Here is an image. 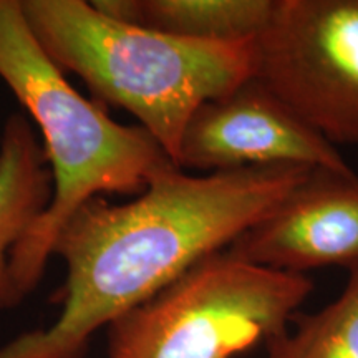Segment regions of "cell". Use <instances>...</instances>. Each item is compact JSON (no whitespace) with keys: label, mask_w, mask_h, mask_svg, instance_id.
Returning <instances> with one entry per match:
<instances>
[{"label":"cell","mask_w":358,"mask_h":358,"mask_svg":"<svg viewBox=\"0 0 358 358\" xmlns=\"http://www.w3.org/2000/svg\"><path fill=\"white\" fill-rule=\"evenodd\" d=\"M310 171L271 166L196 176L171 168L129 203L88 201L53 245L66 267L60 315L0 347V358H83L101 327L231 245Z\"/></svg>","instance_id":"cell-1"},{"label":"cell","mask_w":358,"mask_h":358,"mask_svg":"<svg viewBox=\"0 0 358 358\" xmlns=\"http://www.w3.org/2000/svg\"><path fill=\"white\" fill-rule=\"evenodd\" d=\"M0 78L42 134L52 173V201L13 249L12 274L29 295L42 279L57 236L93 198H136L156 176L178 168L140 127L116 123L101 101H90L66 82L27 24L20 0H0Z\"/></svg>","instance_id":"cell-2"},{"label":"cell","mask_w":358,"mask_h":358,"mask_svg":"<svg viewBox=\"0 0 358 358\" xmlns=\"http://www.w3.org/2000/svg\"><path fill=\"white\" fill-rule=\"evenodd\" d=\"M53 64L140 122L176 164L192 115L254 75V42H203L116 20L85 0H20ZM178 166V164H176Z\"/></svg>","instance_id":"cell-3"},{"label":"cell","mask_w":358,"mask_h":358,"mask_svg":"<svg viewBox=\"0 0 358 358\" xmlns=\"http://www.w3.org/2000/svg\"><path fill=\"white\" fill-rule=\"evenodd\" d=\"M312 290L227 245L111 322L106 358H234L284 334Z\"/></svg>","instance_id":"cell-4"},{"label":"cell","mask_w":358,"mask_h":358,"mask_svg":"<svg viewBox=\"0 0 358 358\" xmlns=\"http://www.w3.org/2000/svg\"><path fill=\"white\" fill-rule=\"evenodd\" d=\"M252 78L332 145L358 148V0H277Z\"/></svg>","instance_id":"cell-5"},{"label":"cell","mask_w":358,"mask_h":358,"mask_svg":"<svg viewBox=\"0 0 358 358\" xmlns=\"http://www.w3.org/2000/svg\"><path fill=\"white\" fill-rule=\"evenodd\" d=\"M176 164L208 173L271 166L352 171L337 146L254 78L192 115Z\"/></svg>","instance_id":"cell-6"},{"label":"cell","mask_w":358,"mask_h":358,"mask_svg":"<svg viewBox=\"0 0 358 358\" xmlns=\"http://www.w3.org/2000/svg\"><path fill=\"white\" fill-rule=\"evenodd\" d=\"M256 266L307 275L320 267L358 268V176L312 169L266 217L229 245Z\"/></svg>","instance_id":"cell-7"},{"label":"cell","mask_w":358,"mask_h":358,"mask_svg":"<svg viewBox=\"0 0 358 358\" xmlns=\"http://www.w3.org/2000/svg\"><path fill=\"white\" fill-rule=\"evenodd\" d=\"M53 181L42 143L25 115L7 118L0 134V310L25 295L12 274L15 245L52 201Z\"/></svg>","instance_id":"cell-8"},{"label":"cell","mask_w":358,"mask_h":358,"mask_svg":"<svg viewBox=\"0 0 358 358\" xmlns=\"http://www.w3.org/2000/svg\"><path fill=\"white\" fill-rule=\"evenodd\" d=\"M96 10L156 32L203 42H252L277 0H95Z\"/></svg>","instance_id":"cell-9"},{"label":"cell","mask_w":358,"mask_h":358,"mask_svg":"<svg viewBox=\"0 0 358 358\" xmlns=\"http://www.w3.org/2000/svg\"><path fill=\"white\" fill-rule=\"evenodd\" d=\"M287 329L267 343L266 358H358V268L342 294L313 313H295Z\"/></svg>","instance_id":"cell-10"}]
</instances>
